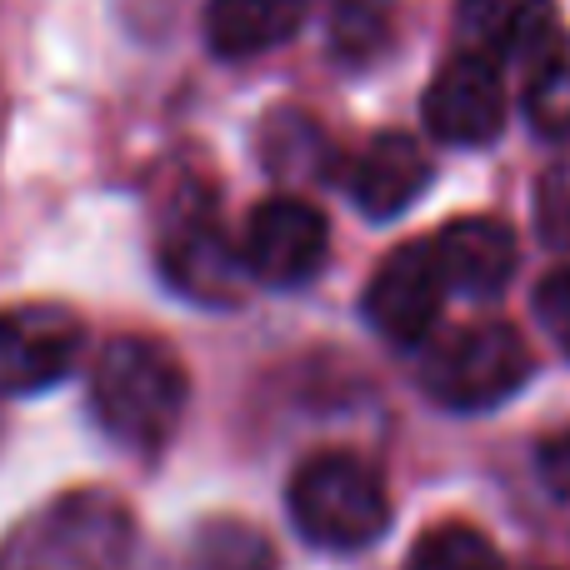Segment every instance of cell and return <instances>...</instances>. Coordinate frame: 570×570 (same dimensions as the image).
Returning <instances> with one entry per match:
<instances>
[{"label": "cell", "mask_w": 570, "mask_h": 570, "mask_svg": "<svg viewBox=\"0 0 570 570\" xmlns=\"http://www.w3.org/2000/svg\"><path fill=\"white\" fill-rule=\"evenodd\" d=\"M190 401L180 355L156 335H116L90 365V415L130 455H160Z\"/></svg>", "instance_id": "cell-1"}, {"label": "cell", "mask_w": 570, "mask_h": 570, "mask_svg": "<svg viewBox=\"0 0 570 570\" xmlns=\"http://www.w3.org/2000/svg\"><path fill=\"white\" fill-rule=\"evenodd\" d=\"M0 570H136V515L110 491H66L0 541Z\"/></svg>", "instance_id": "cell-2"}, {"label": "cell", "mask_w": 570, "mask_h": 570, "mask_svg": "<svg viewBox=\"0 0 570 570\" xmlns=\"http://www.w3.org/2000/svg\"><path fill=\"white\" fill-rule=\"evenodd\" d=\"M295 531L321 551H365L391 525V491L371 461L351 451H321L291 475L285 491Z\"/></svg>", "instance_id": "cell-3"}, {"label": "cell", "mask_w": 570, "mask_h": 570, "mask_svg": "<svg viewBox=\"0 0 570 570\" xmlns=\"http://www.w3.org/2000/svg\"><path fill=\"white\" fill-rule=\"evenodd\" d=\"M531 345L521 341V331L505 321H481L461 325L425 351L421 385L445 411L481 415L511 401L531 381Z\"/></svg>", "instance_id": "cell-4"}, {"label": "cell", "mask_w": 570, "mask_h": 570, "mask_svg": "<svg viewBox=\"0 0 570 570\" xmlns=\"http://www.w3.org/2000/svg\"><path fill=\"white\" fill-rule=\"evenodd\" d=\"M240 256H246L250 281L271 291H301L331 261V220L305 196H266L246 216Z\"/></svg>", "instance_id": "cell-5"}, {"label": "cell", "mask_w": 570, "mask_h": 570, "mask_svg": "<svg viewBox=\"0 0 570 570\" xmlns=\"http://www.w3.org/2000/svg\"><path fill=\"white\" fill-rule=\"evenodd\" d=\"M445 295H451V285L441 276L435 246L411 240V246L391 250L375 266V276L361 295V311L381 341L401 345V351H421V345H431L435 325H441Z\"/></svg>", "instance_id": "cell-6"}, {"label": "cell", "mask_w": 570, "mask_h": 570, "mask_svg": "<svg viewBox=\"0 0 570 570\" xmlns=\"http://www.w3.org/2000/svg\"><path fill=\"white\" fill-rule=\"evenodd\" d=\"M160 276L196 305H236L246 295V256L230 246L206 196L180 200L160 230Z\"/></svg>", "instance_id": "cell-7"}, {"label": "cell", "mask_w": 570, "mask_h": 570, "mask_svg": "<svg viewBox=\"0 0 570 570\" xmlns=\"http://www.w3.org/2000/svg\"><path fill=\"white\" fill-rule=\"evenodd\" d=\"M86 325L60 301H20L0 311V395H40L80 361Z\"/></svg>", "instance_id": "cell-8"}, {"label": "cell", "mask_w": 570, "mask_h": 570, "mask_svg": "<svg viewBox=\"0 0 570 570\" xmlns=\"http://www.w3.org/2000/svg\"><path fill=\"white\" fill-rule=\"evenodd\" d=\"M421 120L441 146H491L505 130V80L501 60L481 50H455L421 96Z\"/></svg>", "instance_id": "cell-9"}, {"label": "cell", "mask_w": 570, "mask_h": 570, "mask_svg": "<svg viewBox=\"0 0 570 570\" xmlns=\"http://www.w3.org/2000/svg\"><path fill=\"white\" fill-rule=\"evenodd\" d=\"M435 261H441V276L451 285V295L465 301H495V295L511 285L521 246H515V230L495 216H461L451 226H441L431 236Z\"/></svg>", "instance_id": "cell-10"}, {"label": "cell", "mask_w": 570, "mask_h": 570, "mask_svg": "<svg viewBox=\"0 0 570 570\" xmlns=\"http://www.w3.org/2000/svg\"><path fill=\"white\" fill-rule=\"evenodd\" d=\"M431 176H435V166L421 150V140L401 136V130H385V136H375L371 146L355 156L351 200L365 220H395L421 200Z\"/></svg>", "instance_id": "cell-11"}, {"label": "cell", "mask_w": 570, "mask_h": 570, "mask_svg": "<svg viewBox=\"0 0 570 570\" xmlns=\"http://www.w3.org/2000/svg\"><path fill=\"white\" fill-rule=\"evenodd\" d=\"M461 50H481L491 60H525L556 30L551 0H461L455 10Z\"/></svg>", "instance_id": "cell-12"}, {"label": "cell", "mask_w": 570, "mask_h": 570, "mask_svg": "<svg viewBox=\"0 0 570 570\" xmlns=\"http://www.w3.org/2000/svg\"><path fill=\"white\" fill-rule=\"evenodd\" d=\"M305 0H206V46L220 60L281 50L301 30Z\"/></svg>", "instance_id": "cell-13"}, {"label": "cell", "mask_w": 570, "mask_h": 570, "mask_svg": "<svg viewBox=\"0 0 570 570\" xmlns=\"http://www.w3.org/2000/svg\"><path fill=\"white\" fill-rule=\"evenodd\" d=\"M525 66V116L535 136L570 140V30H551Z\"/></svg>", "instance_id": "cell-14"}, {"label": "cell", "mask_w": 570, "mask_h": 570, "mask_svg": "<svg viewBox=\"0 0 570 570\" xmlns=\"http://www.w3.org/2000/svg\"><path fill=\"white\" fill-rule=\"evenodd\" d=\"M395 6L401 0H325V30H331V56L341 66H371L391 46Z\"/></svg>", "instance_id": "cell-15"}, {"label": "cell", "mask_w": 570, "mask_h": 570, "mask_svg": "<svg viewBox=\"0 0 570 570\" xmlns=\"http://www.w3.org/2000/svg\"><path fill=\"white\" fill-rule=\"evenodd\" d=\"M190 570H276V546L246 521H206L190 535Z\"/></svg>", "instance_id": "cell-16"}, {"label": "cell", "mask_w": 570, "mask_h": 570, "mask_svg": "<svg viewBox=\"0 0 570 570\" xmlns=\"http://www.w3.org/2000/svg\"><path fill=\"white\" fill-rule=\"evenodd\" d=\"M405 570H505V561L485 531L451 521V525H435V531H425L421 541H415Z\"/></svg>", "instance_id": "cell-17"}, {"label": "cell", "mask_w": 570, "mask_h": 570, "mask_svg": "<svg viewBox=\"0 0 570 570\" xmlns=\"http://www.w3.org/2000/svg\"><path fill=\"white\" fill-rule=\"evenodd\" d=\"M325 156H331V146L315 130V120L285 110V116H276L266 126V156H261L266 170H281V176H321Z\"/></svg>", "instance_id": "cell-18"}, {"label": "cell", "mask_w": 570, "mask_h": 570, "mask_svg": "<svg viewBox=\"0 0 570 570\" xmlns=\"http://www.w3.org/2000/svg\"><path fill=\"white\" fill-rule=\"evenodd\" d=\"M535 321L551 335V345L570 361V266H556L535 285Z\"/></svg>", "instance_id": "cell-19"}, {"label": "cell", "mask_w": 570, "mask_h": 570, "mask_svg": "<svg viewBox=\"0 0 570 570\" xmlns=\"http://www.w3.org/2000/svg\"><path fill=\"white\" fill-rule=\"evenodd\" d=\"M535 216H541V236L551 240L556 250H570V160L556 170H546Z\"/></svg>", "instance_id": "cell-20"}, {"label": "cell", "mask_w": 570, "mask_h": 570, "mask_svg": "<svg viewBox=\"0 0 570 570\" xmlns=\"http://www.w3.org/2000/svg\"><path fill=\"white\" fill-rule=\"evenodd\" d=\"M535 475L556 501H570V425L535 445Z\"/></svg>", "instance_id": "cell-21"}]
</instances>
